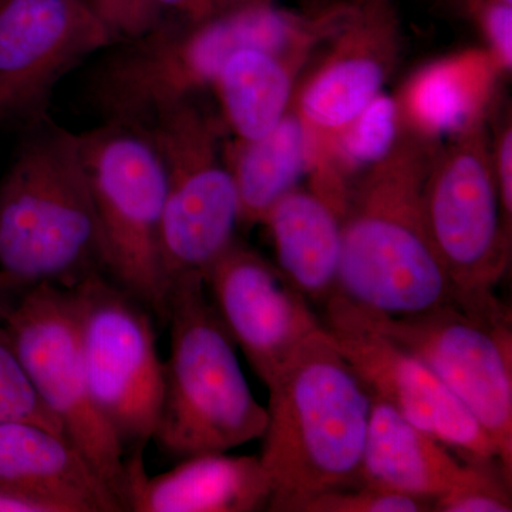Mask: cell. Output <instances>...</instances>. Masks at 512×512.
Listing matches in <instances>:
<instances>
[{
	"instance_id": "cell-3",
	"label": "cell",
	"mask_w": 512,
	"mask_h": 512,
	"mask_svg": "<svg viewBox=\"0 0 512 512\" xmlns=\"http://www.w3.org/2000/svg\"><path fill=\"white\" fill-rule=\"evenodd\" d=\"M0 272L22 293L104 274L80 133L52 116L22 128L0 180Z\"/></svg>"
},
{
	"instance_id": "cell-16",
	"label": "cell",
	"mask_w": 512,
	"mask_h": 512,
	"mask_svg": "<svg viewBox=\"0 0 512 512\" xmlns=\"http://www.w3.org/2000/svg\"><path fill=\"white\" fill-rule=\"evenodd\" d=\"M495 467L503 466L460 460L443 441L372 396L360 484L434 504L443 495L476 483Z\"/></svg>"
},
{
	"instance_id": "cell-30",
	"label": "cell",
	"mask_w": 512,
	"mask_h": 512,
	"mask_svg": "<svg viewBox=\"0 0 512 512\" xmlns=\"http://www.w3.org/2000/svg\"><path fill=\"white\" fill-rule=\"evenodd\" d=\"M495 180L500 195L501 214L505 232L512 238V126L511 116L504 119L497 140L491 146Z\"/></svg>"
},
{
	"instance_id": "cell-14",
	"label": "cell",
	"mask_w": 512,
	"mask_h": 512,
	"mask_svg": "<svg viewBox=\"0 0 512 512\" xmlns=\"http://www.w3.org/2000/svg\"><path fill=\"white\" fill-rule=\"evenodd\" d=\"M205 286L229 336L265 386L325 329L278 266L238 239L212 265Z\"/></svg>"
},
{
	"instance_id": "cell-24",
	"label": "cell",
	"mask_w": 512,
	"mask_h": 512,
	"mask_svg": "<svg viewBox=\"0 0 512 512\" xmlns=\"http://www.w3.org/2000/svg\"><path fill=\"white\" fill-rule=\"evenodd\" d=\"M22 421L63 434L62 424L47 409L22 360L0 323V423Z\"/></svg>"
},
{
	"instance_id": "cell-13",
	"label": "cell",
	"mask_w": 512,
	"mask_h": 512,
	"mask_svg": "<svg viewBox=\"0 0 512 512\" xmlns=\"http://www.w3.org/2000/svg\"><path fill=\"white\" fill-rule=\"evenodd\" d=\"M113 42L89 0H0V127L49 117L60 80Z\"/></svg>"
},
{
	"instance_id": "cell-15",
	"label": "cell",
	"mask_w": 512,
	"mask_h": 512,
	"mask_svg": "<svg viewBox=\"0 0 512 512\" xmlns=\"http://www.w3.org/2000/svg\"><path fill=\"white\" fill-rule=\"evenodd\" d=\"M392 0H350L348 12L325 40L328 52L296 96L308 130L335 137L382 93L399 49Z\"/></svg>"
},
{
	"instance_id": "cell-18",
	"label": "cell",
	"mask_w": 512,
	"mask_h": 512,
	"mask_svg": "<svg viewBox=\"0 0 512 512\" xmlns=\"http://www.w3.org/2000/svg\"><path fill=\"white\" fill-rule=\"evenodd\" d=\"M0 484L55 498L73 512L123 511L79 448L36 424L0 423Z\"/></svg>"
},
{
	"instance_id": "cell-10",
	"label": "cell",
	"mask_w": 512,
	"mask_h": 512,
	"mask_svg": "<svg viewBox=\"0 0 512 512\" xmlns=\"http://www.w3.org/2000/svg\"><path fill=\"white\" fill-rule=\"evenodd\" d=\"M357 308L373 328L419 357L466 406L493 440L505 476L512 483L510 308L471 311L447 305L406 318Z\"/></svg>"
},
{
	"instance_id": "cell-20",
	"label": "cell",
	"mask_w": 512,
	"mask_h": 512,
	"mask_svg": "<svg viewBox=\"0 0 512 512\" xmlns=\"http://www.w3.org/2000/svg\"><path fill=\"white\" fill-rule=\"evenodd\" d=\"M227 165L239 201V227L262 224L269 210L295 190L309 167L311 131L295 107L274 130L254 141L229 143Z\"/></svg>"
},
{
	"instance_id": "cell-8",
	"label": "cell",
	"mask_w": 512,
	"mask_h": 512,
	"mask_svg": "<svg viewBox=\"0 0 512 512\" xmlns=\"http://www.w3.org/2000/svg\"><path fill=\"white\" fill-rule=\"evenodd\" d=\"M104 274L167 322L160 232L167 174L146 133L100 123L80 133Z\"/></svg>"
},
{
	"instance_id": "cell-6",
	"label": "cell",
	"mask_w": 512,
	"mask_h": 512,
	"mask_svg": "<svg viewBox=\"0 0 512 512\" xmlns=\"http://www.w3.org/2000/svg\"><path fill=\"white\" fill-rule=\"evenodd\" d=\"M224 127L202 107L201 97H194L136 128L150 138L167 174L160 232L165 301L185 279L205 281L212 265L237 239V187L220 156Z\"/></svg>"
},
{
	"instance_id": "cell-22",
	"label": "cell",
	"mask_w": 512,
	"mask_h": 512,
	"mask_svg": "<svg viewBox=\"0 0 512 512\" xmlns=\"http://www.w3.org/2000/svg\"><path fill=\"white\" fill-rule=\"evenodd\" d=\"M470 64L471 60L437 63L414 77L400 106L414 131L431 140L453 136L481 116L470 83L473 72H467Z\"/></svg>"
},
{
	"instance_id": "cell-4",
	"label": "cell",
	"mask_w": 512,
	"mask_h": 512,
	"mask_svg": "<svg viewBox=\"0 0 512 512\" xmlns=\"http://www.w3.org/2000/svg\"><path fill=\"white\" fill-rule=\"evenodd\" d=\"M165 325L170 355L153 436L160 450L187 458L262 439L268 410L249 389L204 279H185L168 292Z\"/></svg>"
},
{
	"instance_id": "cell-11",
	"label": "cell",
	"mask_w": 512,
	"mask_h": 512,
	"mask_svg": "<svg viewBox=\"0 0 512 512\" xmlns=\"http://www.w3.org/2000/svg\"><path fill=\"white\" fill-rule=\"evenodd\" d=\"M72 291L94 402L124 450L144 453L163 397L164 362L158 356L153 313L103 272Z\"/></svg>"
},
{
	"instance_id": "cell-5",
	"label": "cell",
	"mask_w": 512,
	"mask_h": 512,
	"mask_svg": "<svg viewBox=\"0 0 512 512\" xmlns=\"http://www.w3.org/2000/svg\"><path fill=\"white\" fill-rule=\"evenodd\" d=\"M279 37L278 18L262 3L197 25L161 22L101 50L84 94L100 123L141 128L167 107L212 89L232 53L272 50Z\"/></svg>"
},
{
	"instance_id": "cell-9",
	"label": "cell",
	"mask_w": 512,
	"mask_h": 512,
	"mask_svg": "<svg viewBox=\"0 0 512 512\" xmlns=\"http://www.w3.org/2000/svg\"><path fill=\"white\" fill-rule=\"evenodd\" d=\"M2 325L47 409L64 436L86 457L128 511L126 450L94 402L77 326L72 289L39 285L20 295Z\"/></svg>"
},
{
	"instance_id": "cell-12",
	"label": "cell",
	"mask_w": 512,
	"mask_h": 512,
	"mask_svg": "<svg viewBox=\"0 0 512 512\" xmlns=\"http://www.w3.org/2000/svg\"><path fill=\"white\" fill-rule=\"evenodd\" d=\"M323 305L326 333L373 397L433 434L464 460L500 463L493 440L419 357L373 328L355 303L340 293Z\"/></svg>"
},
{
	"instance_id": "cell-26",
	"label": "cell",
	"mask_w": 512,
	"mask_h": 512,
	"mask_svg": "<svg viewBox=\"0 0 512 512\" xmlns=\"http://www.w3.org/2000/svg\"><path fill=\"white\" fill-rule=\"evenodd\" d=\"M511 481L504 470L495 467L476 483L457 488L434 501L439 512H511Z\"/></svg>"
},
{
	"instance_id": "cell-23",
	"label": "cell",
	"mask_w": 512,
	"mask_h": 512,
	"mask_svg": "<svg viewBox=\"0 0 512 512\" xmlns=\"http://www.w3.org/2000/svg\"><path fill=\"white\" fill-rule=\"evenodd\" d=\"M400 106L380 93L348 127L336 134L343 173L365 171L384 160L400 136ZM342 173V174H343Z\"/></svg>"
},
{
	"instance_id": "cell-31",
	"label": "cell",
	"mask_w": 512,
	"mask_h": 512,
	"mask_svg": "<svg viewBox=\"0 0 512 512\" xmlns=\"http://www.w3.org/2000/svg\"><path fill=\"white\" fill-rule=\"evenodd\" d=\"M0 512H73L69 505L47 495L0 484Z\"/></svg>"
},
{
	"instance_id": "cell-27",
	"label": "cell",
	"mask_w": 512,
	"mask_h": 512,
	"mask_svg": "<svg viewBox=\"0 0 512 512\" xmlns=\"http://www.w3.org/2000/svg\"><path fill=\"white\" fill-rule=\"evenodd\" d=\"M468 9L483 29L494 60L505 70L512 69V5L503 0H466Z\"/></svg>"
},
{
	"instance_id": "cell-29",
	"label": "cell",
	"mask_w": 512,
	"mask_h": 512,
	"mask_svg": "<svg viewBox=\"0 0 512 512\" xmlns=\"http://www.w3.org/2000/svg\"><path fill=\"white\" fill-rule=\"evenodd\" d=\"M259 0H150L156 26L161 22L197 25Z\"/></svg>"
},
{
	"instance_id": "cell-7",
	"label": "cell",
	"mask_w": 512,
	"mask_h": 512,
	"mask_svg": "<svg viewBox=\"0 0 512 512\" xmlns=\"http://www.w3.org/2000/svg\"><path fill=\"white\" fill-rule=\"evenodd\" d=\"M421 202L431 244L460 306L473 311L503 306L495 288L510 268L512 238L504 229L483 116L436 148Z\"/></svg>"
},
{
	"instance_id": "cell-33",
	"label": "cell",
	"mask_w": 512,
	"mask_h": 512,
	"mask_svg": "<svg viewBox=\"0 0 512 512\" xmlns=\"http://www.w3.org/2000/svg\"><path fill=\"white\" fill-rule=\"evenodd\" d=\"M503 2L511 3L512 5V0H503Z\"/></svg>"
},
{
	"instance_id": "cell-19",
	"label": "cell",
	"mask_w": 512,
	"mask_h": 512,
	"mask_svg": "<svg viewBox=\"0 0 512 512\" xmlns=\"http://www.w3.org/2000/svg\"><path fill=\"white\" fill-rule=\"evenodd\" d=\"M262 224L271 235L279 271L309 301L325 303L338 292L342 215L328 200L295 188Z\"/></svg>"
},
{
	"instance_id": "cell-28",
	"label": "cell",
	"mask_w": 512,
	"mask_h": 512,
	"mask_svg": "<svg viewBox=\"0 0 512 512\" xmlns=\"http://www.w3.org/2000/svg\"><path fill=\"white\" fill-rule=\"evenodd\" d=\"M114 42L130 39L156 26L150 0H90Z\"/></svg>"
},
{
	"instance_id": "cell-2",
	"label": "cell",
	"mask_w": 512,
	"mask_h": 512,
	"mask_svg": "<svg viewBox=\"0 0 512 512\" xmlns=\"http://www.w3.org/2000/svg\"><path fill=\"white\" fill-rule=\"evenodd\" d=\"M266 387L259 458L271 488L268 511L303 512L319 495L360 485L372 396L326 330Z\"/></svg>"
},
{
	"instance_id": "cell-1",
	"label": "cell",
	"mask_w": 512,
	"mask_h": 512,
	"mask_svg": "<svg viewBox=\"0 0 512 512\" xmlns=\"http://www.w3.org/2000/svg\"><path fill=\"white\" fill-rule=\"evenodd\" d=\"M434 151L431 138L400 131L392 153L348 187L338 293L360 308L406 318L460 305L424 221Z\"/></svg>"
},
{
	"instance_id": "cell-34",
	"label": "cell",
	"mask_w": 512,
	"mask_h": 512,
	"mask_svg": "<svg viewBox=\"0 0 512 512\" xmlns=\"http://www.w3.org/2000/svg\"><path fill=\"white\" fill-rule=\"evenodd\" d=\"M89 2H90V0H89Z\"/></svg>"
},
{
	"instance_id": "cell-32",
	"label": "cell",
	"mask_w": 512,
	"mask_h": 512,
	"mask_svg": "<svg viewBox=\"0 0 512 512\" xmlns=\"http://www.w3.org/2000/svg\"><path fill=\"white\" fill-rule=\"evenodd\" d=\"M22 292L18 291L9 279L0 272V323L6 318L10 309L15 306Z\"/></svg>"
},
{
	"instance_id": "cell-17",
	"label": "cell",
	"mask_w": 512,
	"mask_h": 512,
	"mask_svg": "<svg viewBox=\"0 0 512 512\" xmlns=\"http://www.w3.org/2000/svg\"><path fill=\"white\" fill-rule=\"evenodd\" d=\"M133 512H255L268 510L271 488L256 456L205 453L148 477L143 454L128 457Z\"/></svg>"
},
{
	"instance_id": "cell-25",
	"label": "cell",
	"mask_w": 512,
	"mask_h": 512,
	"mask_svg": "<svg viewBox=\"0 0 512 512\" xmlns=\"http://www.w3.org/2000/svg\"><path fill=\"white\" fill-rule=\"evenodd\" d=\"M433 504L421 498L360 484L319 495L303 512H426Z\"/></svg>"
},
{
	"instance_id": "cell-21",
	"label": "cell",
	"mask_w": 512,
	"mask_h": 512,
	"mask_svg": "<svg viewBox=\"0 0 512 512\" xmlns=\"http://www.w3.org/2000/svg\"><path fill=\"white\" fill-rule=\"evenodd\" d=\"M301 66L259 49L232 53L212 89L218 94L222 123L235 140L254 141L278 126L292 106Z\"/></svg>"
}]
</instances>
